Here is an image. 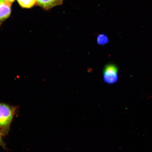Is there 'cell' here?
I'll list each match as a JSON object with an SVG mask.
<instances>
[{
  "label": "cell",
  "instance_id": "obj_2",
  "mask_svg": "<svg viewBox=\"0 0 152 152\" xmlns=\"http://www.w3.org/2000/svg\"><path fill=\"white\" fill-rule=\"evenodd\" d=\"M118 68L115 64H107L104 68L103 71L104 81L108 84H113L118 80Z\"/></svg>",
  "mask_w": 152,
  "mask_h": 152
},
{
  "label": "cell",
  "instance_id": "obj_7",
  "mask_svg": "<svg viewBox=\"0 0 152 152\" xmlns=\"http://www.w3.org/2000/svg\"><path fill=\"white\" fill-rule=\"evenodd\" d=\"M4 1L8 2H9L10 3H11L13 2V1H14L15 0H4Z\"/></svg>",
  "mask_w": 152,
  "mask_h": 152
},
{
  "label": "cell",
  "instance_id": "obj_8",
  "mask_svg": "<svg viewBox=\"0 0 152 152\" xmlns=\"http://www.w3.org/2000/svg\"><path fill=\"white\" fill-rule=\"evenodd\" d=\"M1 134V132H0V145H1V144H2V140Z\"/></svg>",
  "mask_w": 152,
  "mask_h": 152
},
{
  "label": "cell",
  "instance_id": "obj_1",
  "mask_svg": "<svg viewBox=\"0 0 152 152\" xmlns=\"http://www.w3.org/2000/svg\"><path fill=\"white\" fill-rule=\"evenodd\" d=\"M15 114V110L10 106L0 104V132L5 134L8 132Z\"/></svg>",
  "mask_w": 152,
  "mask_h": 152
},
{
  "label": "cell",
  "instance_id": "obj_5",
  "mask_svg": "<svg viewBox=\"0 0 152 152\" xmlns=\"http://www.w3.org/2000/svg\"><path fill=\"white\" fill-rule=\"evenodd\" d=\"M18 1L20 6L25 8H31L37 3V0H18Z\"/></svg>",
  "mask_w": 152,
  "mask_h": 152
},
{
  "label": "cell",
  "instance_id": "obj_4",
  "mask_svg": "<svg viewBox=\"0 0 152 152\" xmlns=\"http://www.w3.org/2000/svg\"><path fill=\"white\" fill-rule=\"evenodd\" d=\"M63 0H37L39 6L45 10H49L61 5Z\"/></svg>",
  "mask_w": 152,
  "mask_h": 152
},
{
  "label": "cell",
  "instance_id": "obj_3",
  "mask_svg": "<svg viewBox=\"0 0 152 152\" xmlns=\"http://www.w3.org/2000/svg\"><path fill=\"white\" fill-rule=\"evenodd\" d=\"M11 4L4 0H0V23L6 20L10 16Z\"/></svg>",
  "mask_w": 152,
  "mask_h": 152
},
{
  "label": "cell",
  "instance_id": "obj_6",
  "mask_svg": "<svg viewBox=\"0 0 152 152\" xmlns=\"http://www.w3.org/2000/svg\"><path fill=\"white\" fill-rule=\"evenodd\" d=\"M96 41L99 45H104L109 42V39L105 34H101L97 37Z\"/></svg>",
  "mask_w": 152,
  "mask_h": 152
}]
</instances>
